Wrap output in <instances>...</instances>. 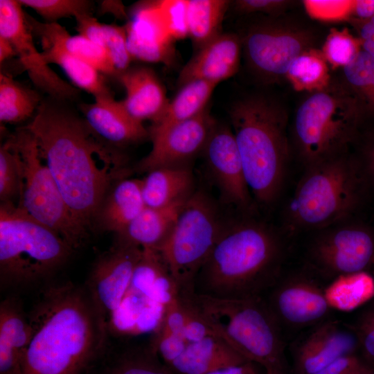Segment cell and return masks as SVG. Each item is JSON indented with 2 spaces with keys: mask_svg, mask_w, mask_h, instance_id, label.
I'll use <instances>...</instances> for the list:
<instances>
[{
  "mask_svg": "<svg viewBox=\"0 0 374 374\" xmlns=\"http://www.w3.org/2000/svg\"><path fill=\"white\" fill-rule=\"evenodd\" d=\"M60 101H42L24 127L34 137L73 215L89 229L107 193L125 178L120 156L103 144L84 119Z\"/></svg>",
  "mask_w": 374,
  "mask_h": 374,
  "instance_id": "cell-1",
  "label": "cell"
},
{
  "mask_svg": "<svg viewBox=\"0 0 374 374\" xmlns=\"http://www.w3.org/2000/svg\"><path fill=\"white\" fill-rule=\"evenodd\" d=\"M22 374H91L105 354L107 323L86 286H43L28 314Z\"/></svg>",
  "mask_w": 374,
  "mask_h": 374,
  "instance_id": "cell-2",
  "label": "cell"
},
{
  "mask_svg": "<svg viewBox=\"0 0 374 374\" xmlns=\"http://www.w3.org/2000/svg\"><path fill=\"white\" fill-rule=\"evenodd\" d=\"M283 247L269 227L242 222L221 234L198 272L194 292L223 299L264 296L278 280Z\"/></svg>",
  "mask_w": 374,
  "mask_h": 374,
  "instance_id": "cell-3",
  "label": "cell"
},
{
  "mask_svg": "<svg viewBox=\"0 0 374 374\" xmlns=\"http://www.w3.org/2000/svg\"><path fill=\"white\" fill-rule=\"evenodd\" d=\"M230 119L251 193L270 204L280 192L290 157L287 114L268 98L251 96L231 107Z\"/></svg>",
  "mask_w": 374,
  "mask_h": 374,
  "instance_id": "cell-4",
  "label": "cell"
},
{
  "mask_svg": "<svg viewBox=\"0 0 374 374\" xmlns=\"http://www.w3.org/2000/svg\"><path fill=\"white\" fill-rule=\"evenodd\" d=\"M74 250L55 231L14 203L0 206L1 288L39 285L68 260Z\"/></svg>",
  "mask_w": 374,
  "mask_h": 374,
  "instance_id": "cell-5",
  "label": "cell"
},
{
  "mask_svg": "<svg viewBox=\"0 0 374 374\" xmlns=\"http://www.w3.org/2000/svg\"><path fill=\"white\" fill-rule=\"evenodd\" d=\"M362 116L357 98L344 82H331L310 93L296 109L292 125V143L305 168L347 153Z\"/></svg>",
  "mask_w": 374,
  "mask_h": 374,
  "instance_id": "cell-6",
  "label": "cell"
},
{
  "mask_svg": "<svg viewBox=\"0 0 374 374\" xmlns=\"http://www.w3.org/2000/svg\"><path fill=\"white\" fill-rule=\"evenodd\" d=\"M359 169L347 153L305 168L286 208L292 230L324 229L343 222L362 195Z\"/></svg>",
  "mask_w": 374,
  "mask_h": 374,
  "instance_id": "cell-7",
  "label": "cell"
},
{
  "mask_svg": "<svg viewBox=\"0 0 374 374\" xmlns=\"http://www.w3.org/2000/svg\"><path fill=\"white\" fill-rule=\"evenodd\" d=\"M218 335L247 361L285 370L281 326L264 296L223 299L193 294Z\"/></svg>",
  "mask_w": 374,
  "mask_h": 374,
  "instance_id": "cell-8",
  "label": "cell"
},
{
  "mask_svg": "<svg viewBox=\"0 0 374 374\" xmlns=\"http://www.w3.org/2000/svg\"><path fill=\"white\" fill-rule=\"evenodd\" d=\"M208 198L201 193L186 200L171 231L155 249L175 281L179 294L194 292L195 278L222 231Z\"/></svg>",
  "mask_w": 374,
  "mask_h": 374,
  "instance_id": "cell-9",
  "label": "cell"
},
{
  "mask_svg": "<svg viewBox=\"0 0 374 374\" xmlns=\"http://www.w3.org/2000/svg\"><path fill=\"white\" fill-rule=\"evenodd\" d=\"M21 158L23 186L19 206L28 215L58 233L75 251L86 241L88 229L73 215L36 141L24 127L8 138Z\"/></svg>",
  "mask_w": 374,
  "mask_h": 374,
  "instance_id": "cell-10",
  "label": "cell"
},
{
  "mask_svg": "<svg viewBox=\"0 0 374 374\" xmlns=\"http://www.w3.org/2000/svg\"><path fill=\"white\" fill-rule=\"evenodd\" d=\"M313 44L314 35L309 30L276 21L252 26L243 42L248 65L268 82L285 78L293 61L312 48Z\"/></svg>",
  "mask_w": 374,
  "mask_h": 374,
  "instance_id": "cell-11",
  "label": "cell"
},
{
  "mask_svg": "<svg viewBox=\"0 0 374 374\" xmlns=\"http://www.w3.org/2000/svg\"><path fill=\"white\" fill-rule=\"evenodd\" d=\"M322 230L308 256L312 267L326 277L363 273L374 262V233L367 228L343 222Z\"/></svg>",
  "mask_w": 374,
  "mask_h": 374,
  "instance_id": "cell-12",
  "label": "cell"
},
{
  "mask_svg": "<svg viewBox=\"0 0 374 374\" xmlns=\"http://www.w3.org/2000/svg\"><path fill=\"white\" fill-rule=\"evenodd\" d=\"M0 36L13 46L19 61L33 83L51 98L73 100L78 89L62 79L45 62L35 46L22 6L17 0L0 1Z\"/></svg>",
  "mask_w": 374,
  "mask_h": 374,
  "instance_id": "cell-13",
  "label": "cell"
},
{
  "mask_svg": "<svg viewBox=\"0 0 374 374\" xmlns=\"http://www.w3.org/2000/svg\"><path fill=\"white\" fill-rule=\"evenodd\" d=\"M142 253L141 247L116 242L93 266L85 286L107 323L125 297Z\"/></svg>",
  "mask_w": 374,
  "mask_h": 374,
  "instance_id": "cell-14",
  "label": "cell"
},
{
  "mask_svg": "<svg viewBox=\"0 0 374 374\" xmlns=\"http://www.w3.org/2000/svg\"><path fill=\"white\" fill-rule=\"evenodd\" d=\"M208 107L199 115L151 134L152 149L138 164V170L184 166L190 159L203 151L215 125Z\"/></svg>",
  "mask_w": 374,
  "mask_h": 374,
  "instance_id": "cell-15",
  "label": "cell"
},
{
  "mask_svg": "<svg viewBox=\"0 0 374 374\" xmlns=\"http://www.w3.org/2000/svg\"><path fill=\"white\" fill-rule=\"evenodd\" d=\"M267 293L264 298L280 326L300 328L319 324L330 310L323 289L303 276L278 280Z\"/></svg>",
  "mask_w": 374,
  "mask_h": 374,
  "instance_id": "cell-16",
  "label": "cell"
},
{
  "mask_svg": "<svg viewBox=\"0 0 374 374\" xmlns=\"http://www.w3.org/2000/svg\"><path fill=\"white\" fill-rule=\"evenodd\" d=\"M203 152L224 198L230 204L248 208L251 202V191L232 130L215 124Z\"/></svg>",
  "mask_w": 374,
  "mask_h": 374,
  "instance_id": "cell-17",
  "label": "cell"
},
{
  "mask_svg": "<svg viewBox=\"0 0 374 374\" xmlns=\"http://www.w3.org/2000/svg\"><path fill=\"white\" fill-rule=\"evenodd\" d=\"M127 47L132 59L169 64L174 55L170 33L161 1L141 2L131 12L125 25Z\"/></svg>",
  "mask_w": 374,
  "mask_h": 374,
  "instance_id": "cell-18",
  "label": "cell"
},
{
  "mask_svg": "<svg viewBox=\"0 0 374 374\" xmlns=\"http://www.w3.org/2000/svg\"><path fill=\"white\" fill-rule=\"evenodd\" d=\"M358 347L353 330L337 321L321 322L297 346L296 372L312 374L342 356L355 354Z\"/></svg>",
  "mask_w": 374,
  "mask_h": 374,
  "instance_id": "cell-19",
  "label": "cell"
},
{
  "mask_svg": "<svg viewBox=\"0 0 374 374\" xmlns=\"http://www.w3.org/2000/svg\"><path fill=\"white\" fill-rule=\"evenodd\" d=\"M241 41L231 33H221L198 49L179 74V87L192 80L218 84L238 70Z\"/></svg>",
  "mask_w": 374,
  "mask_h": 374,
  "instance_id": "cell-20",
  "label": "cell"
},
{
  "mask_svg": "<svg viewBox=\"0 0 374 374\" xmlns=\"http://www.w3.org/2000/svg\"><path fill=\"white\" fill-rule=\"evenodd\" d=\"M83 118L97 136L109 143L125 145L149 137L148 129L133 118L113 95L95 98L79 105Z\"/></svg>",
  "mask_w": 374,
  "mask_h": 374,
  "instance_id": "cell-21",
  "label": "cell"
},
{
  "mask_svg": "<svg viewBox=\"0 0 374 374\" xmlns=\"http://www.w3.org/2000/svg\"><path fill=\"white\" fill-rule=\"evenodd\" d=\"M31 337L28 315L19 299L6 297L0 305V374H22Z\"/></svg>",
  "mask_w": 374,
  "mask_h": 374,
  "instance_id": "cell-22",
  "label": "cell"
},
{
  "mask_svg": "<svg viewBox=\"0 0 374 374\" xmlns=\"http://www.w3.org/2000/svg\"><path fill=\"white\" fill-rule=\"evenodd\" d=\"M126 95L121 100L125 109L140 122L156 121L169 100L166 90L154 71L147 66L129 67L117 78Z\"/></svg>",
  "mask_w": 374,
  "mask_h": 374,
  "instance_id": "cell-23",
  "label": "cell"
},
{
  "mask_svg": "<svg viewBox=\"0 0 374 374\" xmlns=\"http://www.w3.org/2000/svg\"><path fill=\"white\" fill-rule=\"evenodd\" d=\"M26 24L41 45L60 48L93 66L105 75L116 78V71L104 48L86 37L71 35L58 23L39 22L25 13Z\"/></svg>",
  "mask_w": 374,
  "mask_h": 374,
  "instance_id": "cell-24",
  "label": "cell"
},
{
  "mask_svg": "<svg viewBox=\"0 0 374 374\" xmlns=\"http://www.w3.org/2000/svg\"><path fill=\"white\" fill-rule=\"evenodd\" d=\"M219 336L189 343L182 354L167 366L173 374H207L248 362Z\"/></svg>",
  "mask_w": 374,
  "mask_h": 374,
  "instance_id": "cell-25",
  "label": "cell"
},
{
  "mask_svg": "<svg viewBox=\"0 0 374 374\" xmlns=\"http://www.w3.org/2000/svg\"><path fill=\"white\" fill-rule=\"evenodd\" d=\"M145 207L141 180L123 178L117 181L105 197L95 217L103 231L121 233Z\"/></svg>",
  "mask_w": 374,
  "mask_h": 374,
  "instance_id": "cell-26",
  "label": "cell"
},
{
  "mask_svg": "<svg viewBox=\"0 0 374 374\" xmlns=\"http://www.w3.org/2000/svg\"><path fill=\"white\" fill-rule=\"evenodd\" d=\"M187 199L161 208L145 206L125 229L117 235L116 242L142 249H157L167 238Z\"/></svg>",
  "mask_w": 374,
  "mask_h": 374,
  "instance_id": "cell-27",
  "label": "cell"
},
{
  "mask_svg": "<svg viewBox=\"0 0 374 374\" xmlns=\"http://www.w3.org/2000/svg\"><path fill=\"white\" fill-rule=\"evenodd\" d=\"M192 184V172L186 166L153 169L141 179L145 206L161 208L186 199Z\"/></svg>",
  "mask_w": 374,
  "mask_h": 374,
  "instance_id": "cell-28",
  "label": "cell"
},
{
  "mask_svg": "<svg viewBox=\"0 0 374 374\" xmlns=\"http://www.w3.org/2000/svg\"><path fill=\"white\" fill-rule=\"evenodd\" d=\"M217 85L197 80L181 86L161 116L152 123L148 129L149 135L199 115L208 107V101Z\"/></svg>",
  "mask_w": 374,
  "mask_h": 374,
  "instance_id": "cell-29",
  "label": "cell"
},
{
  "mask_svg": "<svg viewBox=\"0 0 374 374\" xmlns=\"http://www.w3.org/2000/svg\"><path fill=\"white\" fill-rule=\"evenodd\" d=\"M45 62L58 65L75 87L92 94L94 98L112 95L104 74L87 62L53 46L42 45Z\"/></svg>",
  "mask_w": 374,
  "mask_h": 374,
  "instance_id": "cell-30",
  "label": "cell"
},
{
  "mask_svg": "<svg viewBox=\"0 0 374 374\" xmlns=\"http://www.w3.org/2000/svg\"><path fill=\"white\" fill-rule=\"evenodd\" d=\"M229 4L226 0L186 1L188 35L198 49L222 33V23Z\"/></svg>",
  "mask_w": 374,
  "mask_h": 374,
  "instance_id": "cell-31",
  "label": "cell"
},
{
  "mask_svg": "<svg viewBox=\"0 0 374 374\" xmlns=\"http://www.w3.org/2000/svg\"><path fill=\"white\" fill-rule=\"evenodd\" d=\"M38 92L15 80L11 75L0 73V121L21 123L31 117L42 103Z\"/></svg>",
  "mask_w": 374,
  "mask_h": 374,
  "instance_id": "cell-32",
  "label": "cell"
},
{
  "mask_svg": "<svg viewBox=\"0 0 374 374\" xmlns=\"http://www.w3.org/2000/svg\"><path fill=\"white\" fill-rule=\"evenodd\" d=\"M107 359L100 374H173L150 344L125 347Z\"/></svg>",
  "mask_w": 374,
  "mask_h": 374,
  "instance_id": "cell-33",
  "label": "cell"
},
{
  "mask_svg": "<svg viewBox=\"0 0 374 374\" xmlns=\"http://www.w3.org/2000/svg\"><path fill=\"white\" fill-rule=\"evenodd\" d=\"M328 66L321 51L312 48L293 61L285 78L298 91L314 92L325 89L331 82Z\"/></svg>",
  "mask_w": 374,
  "mask_h": 374,
  "instance_id": "cell-34",
  "label": "cell"
},
{
  "mask_svg": "<svg viewBox=\"0 0 374 374\" xmlns=\"http://www.w3.org/2000/svg\"><path fill=\"white\" fill-rule=\"evenodd\" d=\"M344 83L357 98L363 114H374V57L362 50L343 68Z\"/></svg>",
  "mask_w": 374,
  "mask_h": 374,
  "instance_id": "cell-35",
  "label": "cell"
},
{
  "mask_svg": "<svg viewBox=\"0 0 374 374\" xmlns=\"http://www.w3.org/2000/svg\"><path fill=\"white\" fill-rule=\"evenodd\" d=\"M23 186V164L18 150L8 139L0 148L1 203L19 199Z\"/></svg>",
  "mask_w": 374,
  "mask_h": 374,
  "instance_id": "cell-36",
  "label": "cell"
},
{
  "mask_svg": "<svg viewBox=\"0 0 374 374\" xmlns=\"http://www.w3.org/2000/svg\"><path fill=\"white\" fill-rule=\"evenodd\" d=\"M362 50L361 39L348 29L332 28L321 51L332 69H343L350 64Z\"/></svg>",
  "mask_w": 374,
  "mask_h": 374,
  "instance_id": "cell-37",
  "label": "cell"
},
{
  "mask_svg": "<svg viewBox=\"0 0 374 374\" xmlns=\"http://www.w3.org/2000/svg\"><path fill=\"white\" fill-rule=\"evenodd\" d=\"M22 6L34 10L46 23L91 13L93 3L86 0H17Z\"/></svg>",
  "mask_w": 374,
  "mask_h": 374,
  "instance_id": "cell-38",
  "label": "cell"
},
{
  "mask_svg": "<svg viewBox=\"0 0 374 374\" xmlns=\"http://www.w3.org/2000/svg\"><path fill=\"white\" fill-rule=\"evenodd\" d=\"M98 45L107 53L117 77L125 71L132 60L127 47V31L125 26L103 24Z\"/></svg>",
  "mask_w": 374,
  "mask_h": 374,
  "instance_id": "cell-39",
  "label": "cell"
},
{
  "mask_svg": "<svg viewBox=\"0 0 374 374\" xmlns=\"http://www.w3.org/2000/svg\"><path fill=\"white\" fill-rule=\"evenodd\" d=\"M353 1L307 0L303 4L309 15L316 19L334 21L350 19Z\"/></svg>",
  "mask_w": 374,
  "mask_h": 374,
  "instance_id": "cell-40",
  "label": "cell"
},
{
  "mask_svg": "<svg viewBox=\"0 0 374 374\" xmlns=\"http://www.w3.org/2000/svg\"><path fill=\"white\" fill-rule=\"evenodd\" d=\"M154 333L150 344L166 366L178 358L189 344L181 335L161 328Z\"/></svg>",
  "mask_w": 374,
  "mask_h": 374,
  "instance_id": "cell-41",
  "label": "cell"
},
{
  "mask_svg": "<svg viewBox=\"0 0 374 374\" xmlns=\"http://www.w3.org/2000/svg\"><path fill=\"white\" fill-rule=\"evenodd\" d=\"M353 332L364 356L374 363V303L361 314Z\"/></svg>",
  "mask_w": 374,
  "mask_h": 374,
  "instance_id": "cell-42",
  "label": "cell"
},
{
  "mask_svg": "<svg viewBox=\"0 0 374 374\" xmlns=\"http://www.w3.org/2000/svg\"><path fill=\"white\" fill-rule=\"evenodd\" d=\"M161 5L172 38L188 35L186 1H161Z\"/></svg>",
  "mask_w": 374,
  "mask_h": 374,
  "instance_id": "cell-43",
  "label": "cell"
},
{
  "mask_svg": "<svg viewBox=\"0 0 374 374\" xmlns=\"http://www.w3.org/2000/svg\"><path fill=\"white\" fill-rule=\"evenodd\" d=\"M290 3L285 0H238L234 2V8L242 14L262 12L276 16L284 12Z\"/></svg>",
  "mask_w": 374,
  "mask_h": 374,
  "instance_id": "cell-44",
  "label": "cell"
},
{
  "mask_svg": "<svg viewBox=\"0 0 374 374\" xmlns=\"http://www.w3.org/2000/svg\"><path fill=\"white\" fill-rule=\"evenodd\" d=\"M364 362L355 354L342 356L312 374H347Z\"/></svg>",
  "mask_w": 374,
  "mask_h": 374,
  "instance_id": "cell-45",
  "label": "cell"
},
{
  "mask_svg": "<svg viewBox=\"0 0 374 374\" xmlns=\"http://www.w3.org/2000/svg\"><path fill=\"white\" fill-rule=\"evenodd\" d=\"M374 16V0H355L353 2L350 20H366Z\"/></svg>",
  "mask_w": 374,
  "mask_h": 374,
  "instance_id": "cell-46",
  "label": "cell"
},
{
  "mask_svg": "<svg viewBox=\"0 0 374 374\" xmlns=\"http://www.w3.org/2000/svg\"><path fill=\"white\" fill-rule=\"evenodd\" d=\"M361 41L374 38V16L366 20H351Z\"/></svg>",
  "mask_w": 374,
  "mask_h": 374,
  "instance_id": "cell-47",
  "label": "cell"
},
{
  "mask_svg": "<svg viewBox=\"0 0 374 374\" xmlns=\"http://www.w3.org/2000/svg\"><path fill=\"white\" fill-rule=\"evenodd\" d=\"M207 374H258L253 362L226 367L210 372Z\"/></svg>",
  "mask_w": 374,
  "mask_h": 374,
  "instance_id": "cell-48",
  "label": "cell"
},
{
  "mask_svg": "<svg viewBox=\"0 0 374 374\" xmlns=\"http://www.w3.org/2000/svg\"><path fill=\"white\" fill-rule=\"evenodd\" d=\"M364 158L366 170L374 182V133L364 146Z\"/></svg>",
  "mask_w": 374,
  "mask_h": 374,
  "instance_id": "cell-49",
  "label": "cell"
},
{
  "mask_svg": "<svg viewBox=\"0 0 374 374\" xmlns=\"http://www.w3.org/2000/svg\"><path fill=\"white\" fill-rule=\"evenodd\" d=\"M100 12H110L117 17L127 18L125 7L119 1H103L100 7Z\"/></svg>",
  "mask_w": 374,
  "mask_h": 374,
  "instance_id": "cell-50",
  "label": "cell"
},
{
  "mask_svg": "<svg viewBox=\"0 0 374 374\" xmlns=\"http://www.w3.org/2000/svg\"><path fill=\"white\" fill-rule=\"evenodd\" d=\"M17 55L15 48L12 44L5 37L0 36V62L12 58Z\"/></svg>",
  "mask_w": 374,
  "mask_h": 374,
  "instance_id": "cell-51",
  "label": "cell"
},
{
  "mask_svg": "<svg viewBox=\"0 0 374 374\" xmlns=\"http://www.w3.org/2000/svg\"><path fill=\"white\" fill-rule=\"evenodd\" d=\"M362 50L374 57V38L362 41Z\"/></svg>",
  "mask_w": 374,
  "mask_h": 374,
  "instance_id": "cell-52",
  "label": "cell"
},
{
  "mask_svg": "<svg viewBox=\"0 0 374 374\" xmlns=\"http://www.w3.org/2000/svg\"><path fill=\"white\" fill-rule=\"evenodd\" d=\"M373 366L368 365L366 363H364L362 366L357 368L356 369L350 371L347 374H366L368 373Z\"/></svg>",
  "mask_w": 374,
  "mask_h": 374,
  "instance_id": "cell-53",
  "label": "cell"
},
{
  "mask_svg": "<svg viewBox=\"0 0 374 374\" xmlns=\"http://www.w3.org/2000/svg\"><path fill=\"white\" fill-rule=\"evenodd\" d=\"M265 371V374H286L285 371L282 369L269 368Z\"/></svg>",
  "mask_w": 374,
  "mask_h": 374,
  "instance_id": "cell-54",
  "label": "cell"
},
{
  "mask_svg": "<svg viewBox=\"0 0 374 374\" xmlns=\"http://www.w3.org/2000/svg\"><path fill=\"white\" fill-rule=\"evenodd\" d=\"M366 374H374V366Z\"/></svg>",
  "mask_w": 374,
  "mask_h": 374,
  "instance_id": "cell-55",
  "label": "cell"
}]
</instances>
